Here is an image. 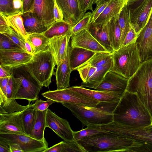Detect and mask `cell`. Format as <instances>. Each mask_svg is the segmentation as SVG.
I'll list each match as a JSON object with an SVG mask.
<instances>
[{
  "label": "cell",
  "instance_id": "14",
  "mask_svg": "<svg viewBox=\"0 0 152 152\" xmlns=\"http://www.w3.org/2000/svg\"><path fill=\"white\" fill-rule=\"evenodd\" d=\"M70 39V45L72 47L82 48L96 53L109 52L87 29L72 35Z\"/></svg>",
  "mask_w": 152,
  "mask_h": 152
},
{
  "label": "cell",
  "instance_id": "50",
  "mask_svg": "<svg viewBox=\"0 0 152 152\" xmlns=\"http://www.w3.org/2000/svg\"><path fill=\"white\" fill-rule=\"evenodd\" d=\"M53 14L55 22L64 20L62 12L56 1L53 9Z\"/></svg>",
  "mask_w": 152,
  "mask_h": 152
},
{
  "label": "cell",
  "instance_id": "33",
  "mask_svg": "<svg viewBox=\"0 0 152 152\" xmlns=\"http://www.w3.org/2000/svg\"><path fill=\"white\" fill-rule=\"evenodd\" d=\"M3 16L9 25L26 40L28 34L25 29L21 14L9 17Z\"/></svg>",
  "mask_w": 152,
  "mask_h": 152
},
{
  "label": "cell",
  "instance_id": "35",
  "mask_svg": "<svg viewBox=\"0 0 152 152\" xmlns=\"http://www.w3.org/2000/svg\"><path fill=\"white\" fill-rule=\"evenodd\" d=\"M13 73V72H12ZM21 82L20 79L13 73L10 77L8 83L6 88L5 99L0 101L15 99L18 91Z\"/></svg>",
  "mask_w": 152,
  "mask_h": 152
},
{
  "label": "cell",
  "instance_id": "5",
  "mask_svg": "<svg viewBox=\"0 0 152 152\" xmlns=\"http://www.w3.org/2000/svg\"><path fill=\"white\" fill-rule=\"evenodd\" d=\"M113 66L110 70L129 79L136 72L141 63L136 41L121 47L112 53Z\"/></svg>",
  "mask_w": 152,
  "mask_h": 152
},
{
  "label": "cell",
  "instance_id": "55",
  "mask_svg": "<svg viewBox=\"0 0 152 152\" xmlns=\"http://www.w3.org/2000/svg\"><path fill=\"white\" fill-rule=\"evenodd\" d=\"M13 5L14 9L18 13L22 14L23 8V0H13Z\"/></svg>",
  "mask_w": 152,
  "mask_h": 152
},
{
  "label": "cell",
  "instance_id": "13",
  "mask_svg": "<svg viewBox=\"0 0 152 152\" xmlns=\"http://www.w3.org/2000/svg\"><path fill=\"white\" fill-rule=\"evenodd\" d=\"M136 42L141 63L152 59V10L147 24L139 34Z\"/></svg>",
  "mask_w": 152,
  "mask_h": 152
},
{
  "label": "cell",
  "instance_id": "6",
  "mask_svg": "<svg viewBox=\"0 0 152 152\" xmlns=\"http://www.w3.org/2000/svg\"><path fill=\"white\" fill-rule=\"evenodd\" d=\"M56 65L55 59L49 48L34 53L24 66L39 85L47 87L51 83L53 75H55L54 70Z\"/></svg>",
  "mask_w": 152,
  "mask_h": 152
},
{
  "label": "cell",
  "instance_id": "59",
  "mask_svg": "<svg viewBox=\"0 0 152 152\" xmlns=\"http://www.w3.org/2000/svg\"><path fill=\"white\" fill-rule=\"evenodd\" d=\"M110 0H98V1L96 2V5L99 4L104 2L105 1H108Z\"/></svg>",
  "mask_w": 152,
  "mask_h": 152
},
{
  "label": "cell",
  "instance_id": "8",
  "mask_svg": "<svg viewBox=\"0 0 152 152\" xmlns=\"http://www.w3.org/2000/svg\"><path fill=\"white\" fill-rule=\"evenodd\" d=\"M12 73L21 80L15 99H25L30 103L37 100L42 87L38 83L27 71L24 65L13 68Z\"/></svg>",
  "mask_w": 152,
  "mask_h": 152
},
{
  "label": "cell",
  "instance_id": "49",
  "mask_svg": "<svg viewBox=\"0 0 152 152\" xmlns=\"http://www.w3.org/2000/svg\"><path fill=\"white\" fill-rule=\"evenodd\" d=\"M12 72V68L8 66L0 65V78L10 77Z\"/></svg>",
  "mask_w": 152,
  "mask_h": 152
},
{
  "label": "cell",
  "instance_id": "41",
  "mask_svg": "<svg viewBox=\"0 0 152 152\" xmlns=\"http://www.w3.org/2000/svg\"><path fill=\"white\" fill-rule=\"evenodd\" d=\"M2 34L9 37L15 43L27 52L25 47L26 40L12 28L7 32Z\"/></svg>",
  "mask_w": 152,
  "mask_h": 152
},
{
  "label": "cell",
  "instance_id": "57",
  "mask_svg": "<svg viewBox=\"0 0 152 152\" xmlns=\"http://www.w3.org/2000/svg\"><path fill=\"white\" fill-rule=\"evenodd\" d=\"M10 145L11 152H24L20 146L16 143H9Z\"/></svg>",
  "mask_w": 152,
  "mask_h": 152
},
{
  "label": "cell",
  "instance_id": "3",
  "mask_svg": "<svg viewBox=\"0 0 152 152\" xmlns=\"http://www.w3.org/2000/svg\"><path fill=\"white\" fill-rule=\"evenodd\" d=\"M77 141L86 152H124L134 142L130 139L103 131Z\"/></svg>",
  "mask_w": 152,
  "mask_h": 152
},
{
  "label": "cell",
  "instance_id": "53",
  "mask_svg": "<svg viewBox=\"0 0 152 152\" xmlns=\"http://www.w3.org/2000/svg\"><path fill=\"white\" fill-rule=\"evenodd\" d=\"M10 77L0 78V93L3 94L5 96L6 88Z\"/></svg>",
  "mask_w": 152,
  "mask_h": 152
},
{
  "label": "cell",
  "instance_id": "10",
  "mask_svg": "<svg viewBox=\"0 0 152 152\" xmlns=\"http://www.w3.org/2000/svg\"><path fill=\"white\" fill-rule=\"evenodd\" d=\"M42 95L47 99L61 103H68L96 107L100 102L85 94L71 90L68 87L61 90L49 91Z\"/></svg>",
  "mask_w": 152,
  "mask_h": 152
},
{
  "label": "cell",
  "instance_id": "37",
  "mask_svg": "<svg viewBox=\"0 0 152 152\" xmlns=\"http://www.w3.org/2000/svg\"><path fill=\"white\" fill-rule=\"evenodd\" d=\"M0 50L15 51L27 53L9 37L3 34L0 33Z\"/></svg>",
  "mask_w": 152,
  "mask_h": 152
},
{
  "label": "cell",
  "instance_id": "15",
  "mask_svg": "<svg viewBox=\"0 0 152 152\" xmlns=\"http://www.w3.org/2000/svg\"><path fill=\"white\" fill-rule=\"evenodd\" d=\"M22 111L0 113V134H26L23 128Z\"/></svg>",
  "mask_w": 152,
  "mask_h": 152
},
{
  "label": "cell",
  "instance_id": "38",
  "mask_svg": "<svg viewBox=\"0 0 152 152\" xmlns=\"http://www.w3.org/2000/svg\"><path fill=\"white\" fill-rule=\"evenodd\" d=\"M97 69L95 66L85 63L77 70L83 83H86L94 75Z\"/></svg>",
  "mask_w": 152,
  "mask_h": 152
},
{
  "label": "cell",
  "instance_id": "46",
  "mask_svg": "<svg viewBox=\"0 0 152 152\" xmlns=\"http://www.w3.org/2000/svg\"><path fill=\"white\" fill-rule=\"evenodd\" d=\"M138 34L136 32L134 28L130 24L129 31L121 47L127 45L136 41Z\"/></svg>",
  "mask_w": 152,
  "mask_h": 152
},
{
  "label": "cell",
  "instance_id": "44",
  "mask_svg": "<svg viewBox=\"0 0 152 152\" xmlns=\"http://www.w3.org/2000/svg\"><path fill=\"white\" fill-rule=\"evenodd\" d=\"M62 152H86L77 141L64 140Z\"/></svg>",
  "mask_w": 152,
  "mask_h": 152
},
{
  "label": "cell",
  "instance_id": "12",
  "mask_svg": "<svg viewBox=\"0 0 152 152\" xmlns=\"http://www.w3.org/2000/svg\"><path fill=\"white\" fill-rule=\"evenodd\" d=\"M51 129L65 141L75 140L74 131L69 122L48 109L46 115V127Z\"/></svg>",
  "mask_w": 152,
  "mask_h": 152
},
{
  "label": "cell",
  "instance_id": "60",
  "mask_svg": "<svg viewBox=\"0 0 152 152\" xmlns=\"http://www.w3.org/2000/svg\"><path fill=\"white\" fill-rule=\"evenodd\" d=\"M98 0H94V4H95L96 2L98 1Z\"/></svg>",
  "mask_w": 152,
  "mask_h": 152
},
{
  "label": "cell",
  "instance_id": "26",
  "mask_svg": "<svg viewBox=\"0 0 152 152\" xmlns=\"http://www.w3.org/2000/svg\"><path fill=\"white\" fill-rule=\"evenodd\" d=\"M21 16L25 29L28 34L42 33L49 28L30 11L22 13Z\"/></svg>",
  "mask_w": 152,
  "mask_h": 152
},
{
  "label": "cell",
  "instance_id": "2",
  "mask_svg": "<svg viewBox=\"0 0 152 152\" xmlns=\"http://www.w3.org/2000/svg\"><path fill=\"white\" fill-rule=\"evenodd\" d=\"M112 102H100L96 107L63 103L84 125H99L113 121L114 111L120 100Z\"/></svg>",
  "mask_w": 152,
  "mask_h": 152
},
{
  "label": "cell",
  "instance_id": "9",
  "mask_svg": "<svg viewBox=\"0 0 152 152\" xmlns=\"http://www.w3.org/2000/svg\"><path fill=\"white\" fill-rule=\"evenodd\" d=\"M126 4L130 24L139 34L149 19L152 10V0H128Z\"/></svg>",
  "mask_w": 152,
  "mask_h": 152
},
{
  "label": "cell",
  "instance_id": "25",
  "mask_svg": "<svg viewBox=\"0 0 152 152\" xmlns=\"http://www.w3.org/2000/svg\"><path fill=\"white\" fill-rule=\"evenodd\" d=\"M127 1V0H110L107 6L94 22L102 23L108 22L120 13Z\"/></svg>",
  "mask_w": 152,
  "mask_h": 152
},
{
  "label": "cell",
  "instance_id": "47",
  "mask_svg": "<svg viewBox=\"0 0 152 152\" xmlns=\"http://www.w3.org/2000/svg\"><path fill=\"white\" fill-rule=\"evenodd\" d=\"M109 2V1L104 2L96 5L95 9L92 13L91 23L94 22L96 20L107 6Z\"/></svg>",
  "mask_w": 152,
  "mask_h": 152
},
{
  "label": "cell",
  "instance_id": "7",
  "mask_svg": "<svg viewBox=\"0 0 152 152\" xmlns=\"http://www.w3.org/2000/svg\"><path fill=\"white\" fill-rule=\"evenodd\" d=\"M98 130L114 133L140 142L152 145V125L140 127H131L114 121L109 123L95 125Z\"/></svg>",
  "mask_w": 152,
  "mask_h": 152
},
{
  "label": "cell",
  "instance_id": "54",
  "mask_svg": "<svg viewBox=\"0 0 152 152\" xmlns=\"http://www.w3.org/2000/svg\"><path fill=\"white\" fill-rule=\"evenodd\" d=\"M34 0H23L22 14L29 11L31 9Z\"/></svg>",
  "mask_w": 152,
  "mask_h": 152
},
{
  "label": "cell",
  "instance_id": "31",
  "mask_svg": "<svg viewBox=\"0 0 152 152\" xmlns=\"http://www.w3.org/2000/svg\"><path fill=\"white\" fill-rule=\"evenodd\" d=\"M72 26L64 20L55 22L42 34L49 39L69 33Z\"/></svg>",
  "mask_w": 152,
  "mask_h": 152
},
{
  "label": "cell",
  "instance_id": "30",
  "mask_svg": "<svg viewBox=\"0 0 152 152\" xmlns=\"http://www.w3.org/2000/svg\"><path fill=\"white\" fill-rule=\"evenodd\" d=\"M26 41L31 46L34 54L45 50L49 48L50 39L42 33L28 34Z\"/></svg>",
  "mask_w": 152,
  "mask_h": 152
},
{
  "label": "cell",
  "instance_id": "42",
  "mask_svg": "<svg viewBox=\"0 0 152 152\" xmlns=\"http://www.w3.org/2000/svg\"><path fill=\"white\" fill-rule=\"evenodd\" d=\"M132 145L126 149L125 152H152V145L134 141Z\"/></svg>",
  "mask_w": 152,
  "mask_h": 152
},
{
  "label": "cell",
  "instance_id": "22",
  "mask_svg": "<svg viewBox=\"0 0 152 152\" xmlns=\"http://www.w3.org/2000/svg\"><path fill=\"white\" fill-rule=\"evenodd\" d=\"M72 91L80 93L99 102H112L119 100L123 94L113 92L94 90L82 86H75L68 87Z\"/></svg>",
  "mask_w": 152,
  "mask_h": 152
},
{
  "label": "cell",
  "instance_id": "58",
  "mask_svg": "<svg viewBox=\"0 0 152 152\" xmlns=\"http://www.w3.org/2000/svg\"><path fill=\"white\" fill-rule=\"evenodd\" d=\"M25 47L26 50L28 53L33 55L34 54L33 50L31 46L26 41L25 42Z\"/></svg>",
  "mask_w": 152,
  "mask_h": 152
},
{
  "label": "cell",
  "instance_id": "1",
  "mask_svg": "<svg viewBox=\"0 0 152 152\" xmlns=\"http://www.w3.org/2000/svg\"><path fill=\"white\" fill-rule=\"evenodd\" d=\"M113 121L131 127L152 125V116L137 94L126 91L113 113Z\"/></svg>",
  "mask_w": 152,
  "mask_h": 152
},
{
  "label": "cell",
  "instance_id": "52",
  "mask_svg": "<svg viewBox=\"0 0 152 152\" xmlns=\"http://www.w3.org/2000/svg\"><path fill=\"white\" fill-rule=\"evenodd\" d=\"M64 141L54 145L53 146L47 148L44 152H62Z\"/></svg>",
  "mask_w": 152,
  "mask_h": 152
},
{
  "label": "cell",
  "instance_id": "45",
  "mask_svg": "<svg viewBox=\"0 0 152 152\" xmlns=\"http://www.w3.org/2000/svg\"><path fill=\"white\" fill-rule=\"evenodd\" d=\"M46 101L37 99L32 105L36 111H43L47 110L49 106L55 102L50 99H47Z\"/></svg>",
  "mask_w": 152,
  "mask_h": 152
},
{
  "label": "cell",
  "instance_id": "39",
  "mask_svg": "<svg viewBox=\"0 0 152 152\" xmlns=\"http://www.w3.org/2000/svg\"><path fill=\"white\" fill-rule=\"evenodd\" d=\"M13 0H0V14L2 16L9 17L20 14L14 9Z\"/></svg>",
  "mask_w": 152,
  "mask_h": 152
},
{
  "label": "cell",
  "instance_id": "29",
  "mask_svg": "<svg viewBox=\"0 0 152 152\" xmlns=\"http://www.w3.org/2000/svg\"><path fill=\"white\" fill-rule=\"evenodd\" d=\"M120 14L110 20L109 28V38L114 51L121 47V31L118 22Z\"/></svg>",
  "mask_w": 152,
  "mask_h": 152
},
{
  "label": "cell",
  "instance_id": "28",
  "mask_svg": "<svg viewBox=\"0 0 152 152\" xmlns=\"http://www.w3.org/2000/svg\"><path fill=\"white\" fill-rule=\"evenodd\" d=\"M48 110V109H47ZM47 110L44 111H36V116L34 126L30 136L37 140H46L44 136L46 127V115Z\"/></svg>",
  "mask_w": 152,
  "mask_h": 152
},
{
  "label": "cell",
  "instance_id": "17",
  "mask_svg": "<svg viewBox=\"0 0 152 152\" xmlns=\"http://www.w3.org/2000/svg\"><path fill=\"white\" fill-rule=\"evenodd\" d=\"M55 1L34 0L32 7L29 11L43 24L49 28L55 22L53 14Z\"/></svg>",
  "mask_w": 152,
  "mask_h": 152
},
{
  "label": "cell",
  "instance_id": "16",
  "mask_svg": "<svg viewBox=\"0 0 152 152\" xmlns=\"http://www.w3.org/2000/svg\"><path fill=\"white\" fill-rule=\"evenodd\" d=\"M128 80L122 75L110 70L95 89L123 94L126 90Z\"/></svg>",
  "mask_w": 152,
  "mask_h": 152
},
{
  "label": "cell",
  "instance_id": "20",
  "mask_svg": "<svg viewBox=\"0 0 152 152\" xmlns=\"http://www.w3.org/2000/svg\"><path fill=\"white\" fill-rule=\"evenodd\" d=\"M33 55L21 52L0 50V65L13 68L24 65L31 59Z\"/></svg>",
  "mask_w": 152,
  "mask_h": 152
},
{
  "label": "cell",
  "instance_id": "40",
  "mask_svg": "<svg viewBox=\"0 0 152 152\" xmlns=\"http://www.w3.org/2000/svg\"><path fill=\"white\" fill-rule=\"evenodd\" d=\"M92 13L90 12L85 13L83 18L71 28V35L80 31L87 29L91 23Z\"/></svg>",
  "mask_w": 152,
  "mask_h": 152
},
{
  "label": "cell",
  "instance_id": "32",
  "mask_svg": "<svg viewBox=\"0 0 152 152\" xmlns=\"http://www.w3.org/2000/svg\"><path fill=\"white\" fill-rule=\"evenodd\" d=\"M29 102L27 107L23 110L22 119L23 128L25 133L29 135L32 132L35 124L36 110L32 104Z\"/></svg>",
  "mask_w": 152,
  "mask_h": 152
},
{
  "label": "cell",
  "instance_id": "23",
  "mask_svg": "<svg viewBox=\"0 0 152 152\" xmlns=\"http://www.w3.org/2000/svg\"><path fill=\"white\" fill-rule=\"evenodd\" d=\"M96 52L79 47L69 48V62L72 71L77 70Z\"/></svg>",
  "mask_w": 152,
  "mask_h": 152
},
{
  "label": "cell",
  "instance_id": "11",
  "mask_svg": "<svg viewBox=\"0 0 152 152\" xmlns=\"http://www.w3.org/2000/svg\"><path fill=\"white\" fill-rule=\"evenodd\" d=\"M0 139L9 143L18 144L24 152H44L48 148L46 140H38L26 134H0Z\"/></svg>",
  "mask_w": 152,
  "mask_h": 152
},
{
  "label": "cell",
  "instance_id": "4",
  "mask_svg": "<svg viewBox=\"0 0 152 152\" xmlns=\"http://www.w3.org/2000/svg\"><path fill=\"white\" fill-rule=\"evenodd\" d=\"M126 91L136 94L152 116V59L141 64L128 79Z\"/></svg>",
  "mask_w": 152,
  "mask_h": 152
},
{
  "label": "cell",
  "instance_id": "21",
  "mask_svg": "<svg viewBox=\"0 0 152 152\" xmlns=\"http://www.w3.org/2000/svg\"><path fill=\"white\" fill-rule=\"evenodd\" d=\"M110 22V20L102 23L91 22L90 23L87 29L109 53H112L114 51L111 46L109 38Z\"/></svg>",
  "mask_w": 152,
  "mask_h": 152
},
{
  "label": "cell",
  "instance_id": "56",
  "mask_svg": "<svg viewBox=\"0 0 152 152\" xmlns=\"http://www.w3.org/2000/svg\"><path fill=\"white\" fill-rule=\"evenodd\" d=\"M0 152H11L9 144L0 139Z\"/></svg>",
  "mask_w": 152,
  "mask_h": 152
},
{
  "label": "cell",
  "instance_id": "24",
  "mask_svg": "<svg viewBox=\"0 0 152 152\" xmlns=\"http://www.w3.org/2000/svg\"><path fill=\"white\" fill-rule=\"evenodd\" d=\"M68 46L65 60L57 66L55 73L56 84L57 90H61L69 86L70 77L72 72L69 62V48Z\"/></svg>",
  "mask_w": 152,
  "mask_h": 152
},
{
  "label": "cell",
  "instance_id": "34",
  "mask_svg": "<svg viewBox=\"0 0 152 152\" xmlns=\"http://www.w3.org/2000/svg\"><path fill=\"white\" fill-rule=\"evenodd\" d=\"M126 4L121 11L118 18V22L121 33V47L129 31L130 26L129 11Z\"/></svg>",
  "mask_w": 152,
  "mask_h": 152
},
{
  "label": "cell",
  "instance_id": "27",
  "mask_svg": "<svg viewBox=\"0 0 152 152\" xmlns=\"http://www.w3.org/2000/svg\"><path fill=\"white\" fill-rule=\"evenodd\" d=\"M113 60L107 63L97 66L95 72L86 83H82L81 86L95 89L100 84L107 73L113 66Z\"/></svg>",
  "mask_w": 152,
  "mask_h": 152
},
{
  "label": "cell",
  "instance_id": "19",
  "mask_svg": "<svg viewBox=\"0 0 152 152\" xmlns=\"http://www.w3.org/2000/svg\"><path fill=\"white\" fill-rule=\"evenodd\" d=\"M71 36L70 32L64 35L54 37L50 39L49 48L53 56L57 66L66 58Z\"/></svg>",
  "mask_w": 152,
  "mask_h": 152
},
{
  "label": "cell",
  "instance_id": "36",
  "mask_svg": "<svg viewBox=\"0 0 152 152\" xmlns=\"http://www.w3.org/2000/svg\"><path fill=\"white\" fill-rule=\"evenodd\" d=\"M18 104L15 99L0 101V113H11L22 111L27 107Z\"/></svg>",
  "mask_w": 152,
  "mask_h": 152
},
{
  "label": "cell",
  "instance_id": "51",
  "mask_svg": "<svg viewBox=\"0 0 152 152\" xmlns=\"http://www.w3.org/2000/svg\"><path fill=\"white\" fill-rule=\"evenodd\" d=\"M3 16L0 14V33H5L11 28Z\"/></svg>",
  "mask_w": 152,
  "mask_h": 152
},
{
  "label": "cell",
  "instance_id": "48",
  "mask_svg": "<svg viewBox=\"0 0 152 152\" xmlns=\"http://www.w3.org/2000/svg\"><path fill=\"white\" fill-rule=\"evenodd\" d=\"M94 0H78L81 9L84 13L88 10L93 12V5Z\"/></svg>",
  "mask_w": 152,
  "mask_h": 152
},
{
  "label": "cell",
  "instance_id": "43",
  "mask_svg": "<svg viewBox=\"0 0 152 152\" xmlns=\"http://www.w3.org/2000/svg\"><path fill=\"white\" fill-rule=\"evenodd\" d=\"M102 131L98 130L87 126L86 128L78 131H74L75 140L76 141L88 136L99 133Z\"/></svg>",
  "mask_w": 152,
  "mask_h": 152
},
{
  "label": "cell",
  "instance_id": "18",
  "mask_svg": "<svg viewBox=\"0 0 152 152\" xmlns=\"http://www.w3.org/2000/svg\"><path fill=\"white\" fill-rule=\"evenodd\" d=\"M61 10L64 20L72 27L83 17L85 13L82 10L78 0H55Z\"/></svg>",
  "mask_w": 152,
  "mask_h": 152
}]
</instances>
